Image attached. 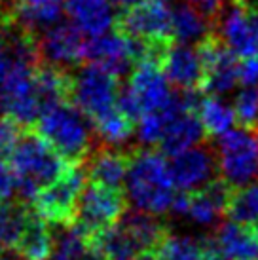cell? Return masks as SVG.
Returning a JSON list of instances; mask_svg holds the SVG:
<instances>
[{"label": "cell", "mask_w": 258, "mask_h": 260, "mask_svg": "<svg viewBox=\"0 0 258 260\" xmlns=\"http://www.w3.org/2000/svg\"><path fill=\"white\" fill-rule=\"evenodd\" d=\"M36 133H40L71 166L86 164L95 148L93 123L74 103H59L46 109L36 120Z\"/></svg>", "instance_id": "obj_3"}, {"label": "cell", "mask_w": 258, "mask_h": 260, "mask_svg": "<svg viewBox=\"0 0 258 260\" xmlns=\"http://www.w3.org/2000/svg\"><path fill=\"white\" fill-rule=\"evenodd\" d=\"M64 14L86 37H99L114 29L116 12L108 0H63Z\"/></svg>", "instance_id": "obj_19"}, {"label": "cell", "mask_w": 258, "mask_h": 260, "mask_svg": "<svg viewBox=\"0 0 258 260\" xmlns=\"http://www.w3.org/2000/svg\"><path fill=\"white\" fill-rule=\"evenodd\" d=\"M131 152L123 150L120 146L101 143L91 150L86 159L87 182L95 186L123 190L125 192V179H127Z\"/></svg>", "instance_id": "obj_15"}, {"label": "cell", "mask_w": 258, "mask_h": 260, "mask_svg": "<svg viewBox=\"0 0 258 260\" xmlns=\"http://www.w3.org/2000/svg\"><path fill=\"white\" fill-rule=\"evenodd\" d=\"M205 139H207V135H205V129H203L198 114L196 112H182L167 125L158 146L164 156L173 158L180 152L203 143Z\"/></svg>", "instance_id": "obj_22"}, {"label": "cell", "mask_w": 258, "mask_h": 260, "mask_svg": "<svg viewBox=\"0 0 258 260\" xmlns=\"http://www.w3.org/2000/svg\"><path fill=\"white\" fill-rule=\"evenodd\" d=\"M23 123H19L17 120L10 118V116L0 114V154L8 158L14 148L19 145V141L23 139L25 131H23Z\"/></svg>", "instance_id": "obj_33"}, {"label": "cell", "mask_w": 258, "mask_h": 260, "mask_svg": "<svg viewBox=\"0 0 258 260\" xmlns=\"http://www.w3.org/2000/svg\"><path fill=\"white\" fill-rule=\"evenodd\" d=\"M87 186L86 166H71L50 186L40 190L33 200V211L50 224L72 226L76 220L78 200Z\"/></svg>", "instance_id": "obj_5"}, {"label": "cell", "mask_w": 258, "mask_h": 260, "mask_svg": "<svg viewBox=\"0 0 258 260\" xmlns=\"http://www.w3.org/2000/svg\"><path fill=\"white\" fill-rule=\"evenodd\" d=\"M218 171L234 188L247 186L258 177V129L237 127L216 141Z\"/></svg>", "instance_id": "obj_6"}, {"label": "cell", "mask_w": 258, "mask_h": 260, "mask_svg": "<svg viewBox=\"0 0 258 260\" xmlns=\"http://www.w3.org/2000/svg\"><path fill=\"white\" fill-rule=\"evenodd\" d=\"M169 171L179 192H196L220 177L216 148L211 139L173 156Z\"/></svg>", "instance_id": "obj_12"}, {"label": "cell", "mask_w": 258, "mask_h": 260, "mask_svg": "<svg viewBox=\"0 0 258 260\" xmlns=\"http://www.w3.org/2000/svg\"><path fill=\"white\" fill-rule=\"evenodd\" d=\"M236 188L222 177H216L203 188L190 192L188 218L201 226H218L226 217L230 200Z\"/></svg>", "instance_id": "obj_17"}, {"label": "cell", "mask_w": 258, "mask_h": 260, "mask_svg": "<svg viewBox=\"0 0 258 260\" xmlns=\"http://www.w3.org/2000/svg\"><path fill=\"white\" fill-rule=\"evenodd\" d=\"M198 12L207 17L211 25H215V21L218 19V15L224 12V8L228 6L232 0H188Z\"/></svg>", "instance_id": "obj_34"}, {"label": "cell", "mask_w": 258, "mask_h": 260, "mask_svg": "<svg viewBox=\"0 0 258 260\" xmlns=\"http://www.w3.org/2000/svg\"><path fill=\"white\" fill-rule=\"evenodd\" d=\"M125 213H127V196L123 190L95 186L87 182L78 200L74 224L87 238H93L95 234L116 226Z\"/></svg>", "instance_id": "obj_9"}, {"label": "cell", "mask_w": 258, "mask_h": 260, "mask_svg": "<svg viewBox=\"0 0 258 260\" xmlns=\"http://www.w3.org/2000/svg\"><path fill=\"white\" fill-rule=\"evenodd\" d=\"M86 35L71 21H59L42 37L36 40L38 57L42 63L67 71H76L84 65V50H86Z\"/></svg>", "instance_id": "obj_13"}, {"label": "cell", "mask_w": 258, "mask_h": 260, "mask_svg": "<svg viewBox=\"0 0 258 260\" xmlns=\"http://www.w3.org/2000/svg\"><path fill=\"white\" fill-rule=\"evenodd\" d=\"M234 112L239 127L258 129V86L243 87L236 95Z\"/></svg>", "instance_id": "obj_32"}, {"label": "cell", "mask_w": 258, "mask_h": 260, "mask_svg": "<svg viewBox=\"0 0 258 260\" xmlns=\"http://www.w3.org/2000/svg\"><path fill=\"white\" fill-rule=\"evenodd\" d=\"M15 59L38 61L40 57L36 38L17 27L12 19L0 17V84L15 63Z\"/></svg>", "instance_id": "obj_21"}, {"label": "cell", "mask_w": 258, "mask_h": 260, "mask_svg": "<svg viewBox=\"0 0 258 260\" xmlns=\"http://www.w3.org/2000/svg\"><path fill=\"white\" fill-rule=\"evenodd\" d=\"M15 190H17L15 188V177L12 167H10V161L0 154V202L10 200V196L14 194Z\"/></svg>", "instance_id": "obj_35"}, {"label": "cell", "mask_w": 258, "mask_h": 260, "mask_svg": "<svg viewBox=\"0 0 258 260\" xmlns=\"http://www.w3.org/2000/svg\"><path fill=\"white\" fill-rule=\"evenodd\" d=\"M123 228L129 232V236L135 239L137 247L143 249H158L169 236V228L158 218L146 211H127L120 220Z\"/></svg>", "instance_id": "obj_24"}, {"label": "cell", "mask_w": 258, "mask_h": 260, "mask_svg": "<svg viewBox=\"0 0 258 260\" xmlns=\"http://www.w3.org/2000/svg\"><path fill=\"white\" fill-rule=\"evenodd\" d=\"M127 200L137 209L152 215H169L177 196V188L171 179L169 164L165 156L154 148H137L131 152L127 179H125Z\"/></svg>", "instance_id": "obj_1"}, {"label": "cell", "mask_w": 258, "mask_h": 260, "mask_svg": "<svg viewBox=\"0 0 258 260\" xmlns=\"http://www.w3.org/2000/svg\"><path fill=\"white\" fill-rule=\"evenodd\" d=\"M29 215V209L12 203L10 200L0 202V251L15 249Z\"/></svg>", "instance_id": "obj_28"}, {"label": "cell", "mask_w": 258, "mask_h": 260, "mask_svg": "<svg viewBox=\"0 0 258 260\" xmlns=\"http://www.w3.org/2000/svg\"><path fill=\"white\" fill-rule=\"evenodd\" d=\"M213 32L237 57L258 55V6H241L232 0L215 21Z\"/></svg>", "instance_id": "obj_11"}, {"label": "cell", "mask_w": 258, "mask_h": 260, "mask_svg": "<svg viewBox=\"0 0 258 260\" xmlns=\"http://www.w3.org/2000/svg\"><path fill=\"white\" fill-rule=\"evenodd\" d=\"M127 86L139 99L144 112L162 110L173 95L169 80L165 78L158 63H139L129 74Z\"/></svg>", "instance_id": "obj_18"}, {"label": "cell", "mask_w": 258, "mask_h": 260, "mask_svg": "<svg viewBox=\"0 0 258 260\" xmlns=\"http://www.w3.org/2000/svg\"><path fill=\"white\" fill-rule=\"evenodd\" d=\"M137 123H133L127 116L122 114L118 109H114L112 112H108L107 116H103L101 120L93 123L95 135L101 143L112 146H120L122 143H125L133 133H135Z\"/></svg>", "instance_id": "obj_29"}, {"label": "cell", "mask_w": 258, "mask_h": 260, "mask_svg": "<svg viewBox=\"0 0 258 260\" xmlns=\"http://www.w3.org/2000/svg\"><path fill=\"white\" fill-rule=\"evenodd\" d=\"M215 239L230 260H258V224L226 220L216 226Z\"/></svg>", "instance_id": "obj_20"}, {"label": "cell", "mask_w": 258, "mask_h": 260, "mask_svg": "<svg viewBox=\"0 0 258 260\" xmlns=\"http://www.w3.org/2000/svg\"><path fill=\"white\" fill-rule=\"evenodd\" d=\"M8 4V19L21 10H30V8H40L51 2H59V0H4Z\"/></svg>", "instance_id": "obj_37"}, {"label": "cell", "mask_w": 258, "mask_h": 260, "mask_svg": "<svg viewBox=\"0 0 258 260\" xmlns=\"http://www.w3.org/2000/svg\"><path fill=\"white\" fill-rule=\"evenodd\" d=\"M84 61L97 63L116 74L118 78H123L135 69L131 38H127L118 29L108 30L99 37H91L89 40H86Z\"/></svg>", "instance_id": "obj_14"}, {"label": "cell", "mask_w": 258, "mask_h": 260, "mask_svg": "<svg viewBox=\"0 0 258 260\" xmlns=\"http://www.w3.org/2000/svg\"><path fill=\"white\" fill-rule=\"evenodd\" d=\"M89 243L101 260H131L141 251L135 239L120 222L95 234L93 238H89Z\"/></svg>", "instance_id": "obj_26"}, {"label": "cell", "mask_w": 258, "mask_h": 260, "mask_svg": "<svg viewBox=\"0 0 258 260\" xmlns=\"http://www.w3.org/2000/svg\"><path fill=\"white\" fill-rule=\"evenodd\" d=\"M8 161L14 171L17 192L30 202L40 190L55 182L71 167V164L36 131L23 135L19 145L8 156Z\"/></svg>", "instance_id": "obj_2"}, {"label": "cell", "mask_w": 258, "mask_h": 260, "mask_svg": "<svg viewBox=\"0 0 258 260\" xmlns=\"http://www.w3.org/2000/svg\"><path fill=\"white\" fill-rule=\"evenodd\" d=\"M114 29L129 38L152 42H171L173 32V0H141L116 15Z\"/></svg>", "instance_id": "obj_8"}, {"label": "cell", "mask_w": 258, "mask_h": 260, "mask_svg": "<svg viewBox=\"0 0 258 260\" xmlns=\"http://www.w3.org/2000/svg\"><path fill=\"white\" fill-rule=\"evenodd\" d=\"M131 260H159L158 249H143L133 256Z\"/></svg>", "instance_id": "obj_38"}, {"label": "cell", "mask_w": 258, "mask_h": 260, "mask_svg": "<svg viewBox=\"0 0 258 260\" xmlns=\"http://www.w3.org/2000/svg\"><path fill=\"white\" fill-rule=\"evenodd\" d=\"M72 103L95 123L116 109L122 78L97 63H84L74 71Z\"/></svg>", "instance_id": "obj_4"}, {"label": "cell", "mask_w": 258, "mask_h": 260, "mask_svg": "<svg viewBox=\"0 0 258 260\" xmlns=\"http://www.w3.org/2000/svg\"><path fill=\"white\" fill-rule=\"evenodd\" d=\"M55 249H57V243L48 222L38 217L35 211H30L27 224L17 239L15 253L23 260H51L55 254Z\"/></svg>", "instance_id": "obj_23"}, {"label": "cell", "mask_w": 258, "mask_h": 260, "mask_svg": "<svg viewBox=\"0 0 258 260\" xmlns=\"http://www.w3.org/2000/svg\"><path fill=\"white\" fill-rule=\"evenodd\" d=\"M159 260H203L201 241L186 236H167L158 247Z\"/></svg>", "instance_id": "obj_31"}, {"label": "cell", "mask_w": 258, "mask_h": 260, "mask_svg": "<svg viewBox=\"0 0 258 260\" xmlns=\"http://www.w3.org/2000/svg\"><path fill=\"white\" fill-rule=\"evenodd\" d=\"M239 84L243 87L258 86V55L241 59V63H239Z\"/></svg>", "instance_id": "obj_36"}, {"label": "cell", "mask_w": 258, "mask_h": 260, "mask_svg": "<svg viewBox=\"0 0 258 260\" xmlns=\"http://www.w3.org/2000/svg\"><path fill=\"white\" fill-rule=\"evenodd\" d=\"M198 118L205 129L207 139L211 141L222 137L224 133H228L234 127V123H237L234 107H230L213 95L201 99L200 107H198Z\"/></svg>", "instance_id": "obj_27"}, {"label": "cell", "mask_w": 258, "mask_h": 260, "mask_svg": "<svg viewBox=\"0 0 258 260\" xmlns=\"http://www.w3.org/2000/svg\"><path fill=\"white\" fill-rule=\"evenodd\" d=\"M234 2H237V4H241V6H258V0H234Z\"/></svg>", "instance_id": "obj_40"}, {"label": "cell", "mask_w": 258, "mask_h": 260, "mask_svg": "<svg viewBox=\"0 0 258 260\" xmlns=\"http://www.w3.org/2000/svg\"><path fill=\"white\" fill-rule=\"evenodd\" d=\"M162 71L169 84L175 89L190 91L200 89L203 86V63H201L198 48H192L190 44L175 42L169 46L162 61Z\"/></svg>", "instance_id": "obj_16"}, {"label": "cell", "mask_w": 258, "mask_h": 260, "mask_svg": "<svg viewBox=\"0 0 258 260\" xmlns=\"http://www.w3.org/2000/svg\"><path fill=\"white\" fill-rule=\"evenodd\" d=\"M112 6H116L118 10L122 8V10H125V8H129V6H135L137 2H141V0H108Z\"/></svg>", "instance_id": "obj_39"}, {"label": "cell", "mask_w": 258, "mask_h": 260, "mask_svg": "<svg viewBox=\"0 0 258 260\" xmlns=\"http://www.w3.org/2000/svg\"><path fill=\"white\" fill-rule=\"evenodd\" d=\"M173 32L180 44H198L213 32V25L205 15L184 0L173 6Z\"/></svg>", "instance_id": "obj_25"}, {"label": "cell", "mask_w": 258, "mask_h": 260, "mask_svg": "<svg viewBox=\"0 0 258 260\" xmlns=\"http://www.w3.org/2000/svg\"><path fill=\"white\" fill-rule=\"evenodd\" d=\"M226 218L236 222L258 224V181L234 190Z\"/></svg>", "instance_id": "obj_30"}, {"label": "cell", "mask_w": 258, "mask_h": 260, "mask_svg": "<svg viewBox=\"0 0 258 260\" xmlns=\"http://www.w3.org/2000/svg\"><path fill=\"white\" fill-rule=\"evenodd\" d=\"M38 65V61L30 59H15L0 84V114L10 116L23 125L36 123L44 112L35 82Z\"/></svg>", "instance_id": "obj_7"}, {"label": "cell", "mask_w": 258, "mask_h": 260, "mask_svg": "<svg viewBox=\"0 0 258 260\" xmlns=\"http://www.w3.org/2000/svg\"><path fill=\"white\" fill-rule=\"evenodd\" d=\"M196 48L200 51L201 63H203L201 93L213 95V97L230 93L239 84L241 57H237L215 32L203 38Z\"/></svg>", "instance_id": "obj_10"}]
</instances>
